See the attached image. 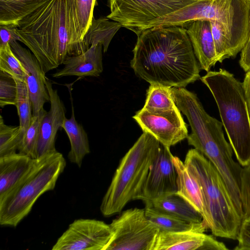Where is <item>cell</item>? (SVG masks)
Masks as SVG:
<instances>
[{
    "label": "cell",
    "instance_id": "cell-17",
    "mask_svg": "<svg viewBox=\"0 0 250 250\" xmlns=\"http://www.w3.org/2000/svg\"><path fill=\"white\" fill-rule=\"evenodd\" d=\"M102 49L101 43L92 44L84 52L67 58L62 63L63 67L52 74V77L99 76L103 71Z\"/></svg>",
    "mask_w": 250,
    "mask_h": 250
},
{
    "label": "cell",
    "instance_id": "cell-3",
    "mask_svg": "<svg viewBox=\"0 0 250 250\" xmlns=\"http://www.w3.org/2000/svg\"><path fill=\"white\" fill-rule=\"evenodd\" d=\"M201 188L205 209L204 223L212 234L237 240L243 221L221 175L212 164L195 148L184 161Z\"/></svg>",
    "mask_w": 250,
    "mask_h": 250
},
{
    "label": "cell",
    "instance_id": "cell-35",
    "mask_svg": "<svg viewBox=\"0 0 250 250\" xmlns=\"http://www.w3.org/2000/svg\"><path fill=\"white\" fill-rule=\"evenodd\" d=\"M239 63L246 72L250 70V38L241 51Z\"/></svg>",
    "mask_w": 250,
    "mask_h": 250
},
{
    "label": "cell",
    "instance_id": "cell-37",
    "mask_svg": "<svg viewBox=\"0 0 250 250\" xmlns=\"http://www.w3.org/2000/svg\"><path fill=\"white\" fill-rule=\"evenodd\" d=\"M250 38H249V39H250Z\"/></svg>",
    "mask_w": 250,
    "mask_h": 250
},
{
    "label": "cell",
    "instance_id": "cell-23",
    "mask_svg": "<svg viewBox=\"0 0 250 250\" xmlns=\"http://www.w3.org/2000/svg\"><path fill=\"white\" fill-rule=\"evenodd\" d=\"M122 25L118 22L110 21L108 18L94 17L83 39V43L88 49L92 44L101 43L104 52H106L114 35Z\"/></svg>",
    "mask_w": 250,
    "mask_h": 250
},
{
    "label": "cell",
    "instance_id": "cell-30",
    "mask_svg": "<svg viewBox=\"0 0 250 250\" xmlns=\"http://www.w3.org/2000/svg\"><path fill=\"white\" fill-rule=\"evenodd\" d=\"M218 62L230 58V44L223 26L217 21H209Z\"/></svg>",
    "mask_w": 250,
    "mask_h": 250
},
{
    "label": "cell",
    "instance_id": "cell-2",
    "mask_svg": "<svg viewBox=\"0 0 250 250\" xmlns=\"http://www.w3.org/2000/svg\"><path fill=\"white\" fill-rule=\"evenodd\" d=\"M21 42L36 57L45 74L75 56L66 17L65 0H47L17 25Z\"/></svg>",
    "mask_w": 250,
    "mask_h": 250
},
{
    "label": "cell",
    "instance_id": "cell-21",
    "mask_svg": "<svg viewBox=\"0 0 250 250\" xmlns=\"http://www.w3.org/2000/svg\"><path fill=\"white\" fill-rule=\"evenodd\" d=\"M71 103V117L64 119L62 128L67 134L70 143L68 158L80 167L84 157L90 152V149L87 133L82 125L76 120L72 102Z\"/></svg>",
    "mask_w": 250,
    "mask_h": 250
},
{
    "label": "cell",
    "instance_id": "cell-9",
    "mask_svg": "<svg viewBox=\"0 0 250 250\" xmlns=\"http://www.w3.org/2000/svg\"><path fill=\"white\" fill-rule=\"evenodd\" d=\"M112 236L109 224L101 220L79 219L69 225L52 250H104Z\"/></svg>",
    "mask_w": 250,
    "mask_h": 250
},
{
    "label": "cell",
    "instance_id": "cell-34",
    "mask_svg": "<svg viewBox=\"0 0 250 250\" xmlns=\"http://www.w3.org/2000/svg\"><path fill=\"white\" fill-rule=\"evenodd\" d=\"M18 27L11 24H0V47H2L12 41L21 42L17 31Z\"/></svg>",
    "mask_w": 250,
    "mask_h": 250
},
{
    "label": "cell",
    "instance_id": "cell-8",
    "mask_svg": "<svg viewBox=\"0 0 250 250\" xmlns=\"http://www.w3.org/2000/svg\"><path fill=\"white\" fill-rule=\"evenodd\" d=\"M111 238L104 250H153L159 230L144 209H128L109 224Z\"/></svg>",
    "mask_w": 250,
    "mask_h": 250
},
{
    "label": "cell",
    "instance_id": "cell-14",
    "mask_svg": "<svg viewBox=\"0 0 250 250\" xmlns=\"http://www.w3.org/2000/svg\"><path fill=\"white\" fill-rule=\"evenodd\" d=\"M96 0H65L68 31L70 43L78 55L86 51L83 39L93 18Z\"/></svg>",
    "mask_w": 250,
    "mask_h": 250
},
{
    "label": "cell",
    "instance_id": "cell-6",
    "mask_svg": "<svg viewBox=\"0 0 250 250\" xmlns=\"http://www.w3.org/2000/svg\"><path fill=\"white\" fill-rule=\"evenodd\" d=\"M66 165L62 154L57 150L37 158L29 173L0 201V224L17 226L31 211L40 196L54 189Z\"/></svg>",
    "mask_w": 250,
    "mask_h": 250
},
{
    "label": "cell",
    "instance_id": "cell-18",
    "mask_svg": "<svg viewBox=\"0 0 250 250\" xmlns=\"http://www.w3.org/2000/svg\"><path fill=\"white\" fill-rule=\"evenodd\" d=\"M36 161V159L20 152L0 157V201L26 177Z\"/></svg>",
    "mask_w": 250,
    "mask_h": 250
},
{
    "label": "cell",
    "instance_id": "cell-28",
    "mask_svg": "<svg viewBox=\"0 0 250 250\" xmlns=\"http://www.w3.org/2000/svg\"><path fill=\"white\" fill-rule=\"evenodd\" d=\"M21 142L19 126L5 124L1 115L0 116V157L18 152Z\"/></svg>",
    "mask_w": 250,
    "mask_h": 250
},
{
    "label": "cell",
    "instance_id": "cell-1",
    "mask_svg": "<svg viewBox=\"0 0 250 250\" xmlns=\"http://www.w3.org/2000/svg\"><path fill=\"white\" fill-rule=\"evenodd\" d=\"M130 66L150 84L185 88L200 78V66L186 29L151 27L138 36Z\"/></svg>",
    "mask_w": 250,
    "mask_h": 250
},
{
    "label": "cell",
    "instance_id": "cell-4",
    "mask_svg": "<svg viewBox=\"0 0 250 250\" xmlns=\"http://www.w3.org/2000/svg\"><path fill=\"white\" fill-rule=\"evenodd\" d=\"M200 79L214 98L237 161L246 166L250 162V119L242 83L222 68L209 71Z\"/></svg>",
    "mask_w": 250,
    "mask_h": 250
},
{
    "label": "cell",
    "instance_id": "cell-11",
    "mask_svg": "<svg viewBox=\"0 0 250 250\" xmlns=\"http://www.w3.org/2000/svg\"><path fill=\"white\" fill-rule=\"evenodd\" d=\"M170 147L160 143L138 200L152 201L177 191V172Z\"/></svg>",
    "mask_w": 250,
    "mask_h": 250
},
{
    "label": "cell",
    "instance_id": "cell-13",
    "mask_svg": "<svg viewBox=\"0 0 250 250\" xmlns=\"http://www.w3.org/2000/svg\"><path fill=\"white\" fill-rule=\"evenodd\" d=\"M45 84L50 97V107L41 124L37 158L57 150L55 148L56 135L66 118V109L57 90L53 88L51 82L47 78Z\"/></svg>",
    "mask_w": 250,
    "mask_h": 250
},
{
    "label": "cell",
    "instance_id": "cell-36",
    "mask_svg": "<svg viewBox=\"0 0 250 250\" xmlns=\"http://www.w3.org/2000/svg\"><path fill=\"white\" fill-rule=\"evenodd\" d=\"M242 85L250 119V70L246 72Z\"/></svg>",
    "mask_w": 250,
    "mask_h": 250
},
{
    "label": "cell",
    "instance_id": "cell-24",
    "mask_svg": "<svg viewBox=\"0 0 250 250\" xmlns=\"http://www.w3.org/2000/svg\"><path fill=\"white\" fill-rule=\"evenodd\" d=\"M47 0H0V24L18 23Z\"/></svg>",
    "mask_w": 250,
    "mask_h": 250
},
{
    "label": "cell",
    "instance_id": "cell-7",
    "mask_svg": "<svg viewBox=\"0 0 250 250\" xmlns=\"http://www.w3.org/2000/svg\"><path fill=\"white\" fill-rule=\"evenodd\" d=\"M196 0H109L107 18L120 23L138 36L157 19Z\"/></svg>",
    "mask_w": 250,
    "mask_h": 250
},
{
    "label": "cell",
    "instance_id": "cell-22",
    "mask_svg": "<svg viewBox=\"0 0 250 250\" xmlns=\"http://www.w3.org/2000/svg\"><path fill=\"white\" fill-rule=\"evenodd\" d=\"M149 202L156 209L182 220L192 223L204 222L203 217L201 213L177 193Z\"/></svg>",
    "mask_w": 250,
    "mask_h": 250
},
{
    "label": "cell",
    "instance_id": "cell-27",
    "mask_svg": "<svg viewBox=\"0 0 250 250\" xmlns=\"http://www.w3.org/2000/svg\"><path fill=\"white\" fill-rule=\"evenodd\" d=\"M46 113L47 111L43 108L39 114L32 116L29 127L23 135L18 152L37 159L40 128Z\"/></svg>",
    "mask_w": 250,
    "mask_h": 250
},
{
    "label": "cell",
    "instance_id": "cell-19",
    "mask_svg": "<svg viewBox=\"0 0 250 250\" xmlns=\"http://www.w3.org/2000/svg\"><path fill=\"white\" fill-rule=\"evenodd\" d=\"M172 161L177 175V191L179 195L189 203L205 218V209L203 194L200 184L189 172L184 162L176 156Z\"/></svg>",
    "mask_w": 250,
    "mask_h": 250
},
{
    "label": "cell",
    "instance_id": "cell-10",
    "mask_svg": "<svg viewBox=\"0 0 250 250\" xmlns=\"http://www.w3.org/2000/svg\"><path fill=\"white\" fill-rule=\"evenodd\" d=\"M178 108L151 111L142 108L133 116L143 131L154 136L160 143L170 147L187 139V125Z\"/></svg>",
    "mask_w": 250,
    "mask_h": 250
},
{
    "label": "cell",
    "instance_id": "cell-16",
    "mask_svg": "<svg viewBox=\"0 0 250 250\" xmlns=\"http://www.w3.org/2000/svg\"><path fill=\"white\" fill-rule=\"evenodd\" d=\"M201 69L207 72L218 62L210 21L197 20L184 27Z\"/></svg>",
    "mask_w": 250,
    "mask_h": 250
},
{
    "label": "cell",
    "instance_id": "cell-20",
    "mask_svg": "<svg viewBox=\"0 0 250 250\" xmlns=\"http://www.w3.org/2000/svg\"><path fill=\"white\" fill-rule=\"evenodd\" d=\"M145 203V214L147 218L161 232H202L208 229L204 222H189L174 216L161 212L155 208L149 201Z\"/></svg>",
    "mask_w": 250,
    "mask_h": 250
},
{
    "label": "cell",
    "instance_id": "cell-12",
    "mask_svg": "<svg viewBox=\"0 0 250 250\" xmlns=\"http://www.w3.org/2000/svg\"><path fill=\"white\" fill-rule=\"evenodd\" d=\"M11 48L21 62L25 70V81L31 102L32 115L36 116L43 108L50 97L46 86V78L40 62L33 53L18 41L9 43Z\"/></svg>",
    "mask_w": 250,
    "mask_h": 250
},
{
    "label": "cell",
    "instance_id": "cell-32",
    "mask_svg": "<svg viewBox=\"0 0 250 250\" xmlns=\"http://www.w3.org/2000/svg\"><path fill=\"white\" fill-rule=\"evenodd\" d=\"M242 168L240 177V197L243 219L250 217V162Z\"/></svg>",
    "mask_w": 250,
    "mask_h": 250
},
{
    "label": "cell",
    "instance_id": "cell-33",
    "mask_svg": "<svg viewBox=\"0 0 250 250\" xmlns=\"http://www.w3.org/2000/svg\"><path fill=\"white\" fill-rule=\"evenodd\" d=\"M237 240L235 250H250V217L243 220Z\"/></svg>",
    "mask_w": 250,
    "mask_h": 250
},
{
    "label": "cell",
    "instance_id": "cell-31",
    "mask_svg": "<svg viewBox=\"0 0 250 250\" xmlns=\"http://www.w3.org/2000/svg\"><path fill=\"white\" fill-rule=\"evenodd\" d=\"M17 84L12 76L0 71V106H16L17 98Z\"/></svg>",
    "mask_w": 250,
    "mask_h": 250
},
{
    "label": "cell",
    "instance_id": "cell-25",
    "mask_svg": "<svg viewBox=\"0 0 250 250\" xmlns=\"http://www.w3.org/2000/svg\"><path fill=\"white\" fill-rule=\"evenodd\" d=\"M172 94V87L150 84L143 108L151 111L167 110L177 108Z\"/></svg>",
    "mask_w": 250,
    "mask_h": 250
},
{
    "label": "cell",
    "instance_id": "cell-29",
    "mask_svg": "<svg viewBox=\"0 0 250 250\" xmlns=\"http://www.w3.org/2000/svg\"><path fill=\"white\" fill-rule=\"evenodd\" d=\"M0 71L9 74L16 80L25 81L24 68L12 51L9 43L0 47Z\"/></svg>",
    "mask_w": 250,
    "mask_h": 250
},
{
    "label": "cell",
    "instance_id": "cell-26",
    "mask_svg": "<svg viewBox=\"0 0 250 250\" xmlns=\"http://www.w3.org/2000/svg\"><path fill=\"white\" fill-rule=\"evenodd\" d=\"M17 84V98L16 106L19 118V128L21 141L29 127L32 118L31 102L27 85L24 82L16 80Z\"/></svg>",
    "mask_w": 250,
    "mask_h": 250
},
{
    "label": "cell",
    "instance_id": "cell-5",
    "mask_svg": "<svg viewBox=\"0 0 250 250\" xmlns=\"http://www.w3.org/2000/svg\"><path fill=\"white\" fill-rule=\"evenodd\" d=\"M160 143L143 131L122 158L100 206L104 217L120 212L133 200H138Z\"/></svg>",
    "mask_w": 250,
    "mask_h": 250
},
{
    "label": "cell",
    "instance_id": "cell-15",
    "mask_svg": "<svg viewBox=\"0 0 250 250\" xmlns=\"http://www.w3.org/2000/svg\"><path fill=\"white\" fill-rule=\"evenodd\" d=\"M227 250L222 242L202 232L159 231L153 250Z\"/></svg>",
    "mask_w": 250,
    "mask_h": 250
}]
</instances>
